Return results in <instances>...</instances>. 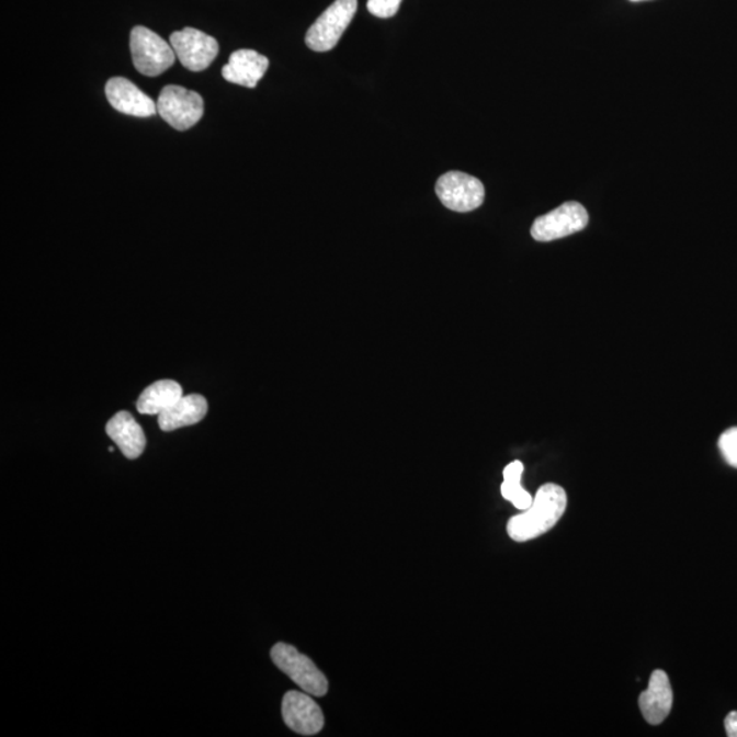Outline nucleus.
<instances>
[{
  "label": "nucleus",
  "mask_w": 737,
  "mask_h": 737,
  "mask_svg": "<svg viewBox=\"0 0 737 737\" xmlns=\"http://www.w3.org/2000/svg\"><path fill=\"white\" fill-rule=\"evenodd\" d=\"M567 501L566 490L560 485H543L535 495L533 504L508 521V535L517 543H528L551 532L566 512Z\"/></svg>",
  "instance_id": "f257e3e1"
},
{
  "label": "nucleus",
  "mask_w": 737,
  "mask_h": 737,
  "mask_svg": "<svg viewBox=\"0 0 737 737\" xmlns=\"http://www.w3.org/2000/svg\"><path fill=\"white\" fill-rule=\"evenodd\" d=\"M131 52L133 65L143 76L158 77L175 64L177 55L170 44L145 26L133 27Z\"/></svg>",
  "instance_id": "f03ea898"
},
{
  "label": "nucleus",
  "mask_w": 737,
  "mask_h": 737,
  "mask_svg": "<svg viewBox=\"0 0 737 737\" xmlns=\"http://www.w3.org/2000/svg\"><path fill=\"white\" fill-rule=\"evenodd\" d=\"M359 9V0H337L318 16L306 33V46L316 53L331 52L348 30Z\"/></svg>",
  "instance_id": "7ed1b4c3"
},
{
  "label": "nucleus",
  "mask_w": 737,
  "mask_h": 737,
  "mask_svg": "<svg viewBox=\"0 0 737 737\" xmlns=\"http://www.w3.org/2000/svg\"><path fill=\"white\" fill-rule=\"evenodd\" d=\"M271 658L273 664L307 694L313 696L327 695L328 680L326 674L315 666L309 657L299 653L294 646L282 644V642L276 644L272 647Z\"/></svg>",
  "instance_id": "20e7f679"
},
{
  "label": "nucleus",
  "mask_w": 737,
  "mask_h": 737,
  "mask_svg": "<svg viewBox=\"0 0 737 737\" xmlns=\"http://www.w3.org/2000/svg\"><path fill=\"white\" fill-rule=\"evenodd\" d=\"M156 105L161 118L180 132L192 128L204 115L203 98L183 87H165Z\"/></svg>",
  "instance_id": "39448f33"
},
{
  "label": "nucleus",
  "mask_w": 737,
  "mask_h": 737,
  "mask_svg": "<svg viewBox=\"0 0 737 737\" xmlns=\"http://www.w3.org/2000/svg\"><path fill=\"white\" fill-rule=\"evenodd\" d=\"M435 194L445 208L466 214L483 205L485 188L477 178L465 172L451 171L439 178Z\"/></svg>",
  "instance_id": "423d86ee"
},
{
  "label": "nucleus",
  "mask_w": 737,
  "mask_h": 737,
  "mask_svg": "<svg viewBox=\"0 0 737 737\" xmlns=\"http://www.w3.org/2000/svg\"><path fill=\"white\" fill-rule=\"evenodd\" d=\"M588 225L589 214L585 206L569 201L535 219L532 237L538 242H552L582 231Z\"/></svg>",
  "instance_id": "0eeeda50"
},
{
  "label": "nucleus",
  "mask_w": 737,
  "mask_h": 737,
  "mask_svg": "<svg viewBox=\"0 0 737 737\" xmlns=\"http://www.w3.org/2000/svg\"><path fill=\"white\" fill-rule=\"evenodd\" d=\"M170 43L177 58L190 71L208 69L219 54L216 38L194 27H184L183 31L172 33Z\"/></svg>",
  "instance_id": "6e6552de"
},
{
  "label": "nucleus",
  "mask_w": 737,
  "mask_h": 737,
  "mask_svg": "<svg viewBox=\"0 0 737 737\" xmlns=\"http://www.w3.org/2000/svg\"><path fill=\"white\" fill-rule=\"evenodd\" d=\"M282 716L287 727L298 735H317L324 728L321 707L307 692L288 691L283 698Z\"/></svg>",
  "instance_id": "1a4fd4ad"
},
{
  "label": "nucleus",
  "mask_w": 737,
  "mask_h": 737,
  "mask_svg": "<svg viewBox=\"0 0 737 737\" xmlns=\"http://www.w3.org/2000/svg\"><path fill=\"white\" fill-rule=\"evenodd\" d=\"M105 97H107L111 107L120 111L122 114L137 116V118H148L158 113V105L152 99L134 86L126 78L114 77L105 86Z\"/></svg>",
  "instance_id": "9d476101"
},
{
  "label": "nucleus",
  "mask_w": 737,
  "mask_h": 737,
  "mask_svg": "<svg viewBox=\"0 0 737 737\" xmlns=\"http://www.w3.org/2000/svg\"><path fill=\"white\" fill-rule=\"evenodd\" d=\"M673 706V690L667 672L657 669L650 676L647 690L639 696L642 716L650 725H660L671 713Z\"/></svg>",
  "instance_id": "9b49d317"
},
{
  "label": "nucleus",
  "mask_w": 737,
  "mask_h": 737,
  "mask_svg": "<svg viewBox=\"0 0 737 737\" xmlns=\"http://www.w3.org/2000/svg\"><path fill=\"white\" fill-rule=\"evenodd\" d=\"M270 60L253 49H238L233 53L228 64L223 67L222 76L231 83L246 88H256L264 77Z\"/></svg>",
  "instance_id": "f8f14e48"
},
{
  "label": "nucleus",
  "mask_w": 737,
  "mask_h": 737,
  "mask_svg": "<svg viewBox=\"0 0 737 737\" xmlns=\"http://www.w3.org/2000/svg\"><path fill=\"white\" fill-rule=\"evenodd\" d=\"M105 432L120 446L122 454L127 460H137L141 456L145 445H147V438H145L143 428L127 411H120L118 415L111 418L107 427H105Z\"/></svg>",
  "instance_id": "ddd939ff"
},
{
  "label": "nucleus",
  "mask_w": 737,
  "mask_h": 737,
  "mask_svg": "<svg viewBox=\"0 0 737 737\" xmlns=\"http://www.w3.org/2000/svg\"><path fill=\"white\" fill-rule=\"evenodd\" d=\"M206 412H208V401L203 395L183 396L174 406L158 416L159 427L163 432L192 427L203 421Z\"/></svg>",
  "instance_id": "4468645a"
},
{
  "label": "nucleus",
  "mask_w": 737,
  "mask_h": 737,
  "mask_svg": "<svg viewBox=\"0 0 737 737\" xmlns=\"http://www.w3.org/2000/svg\"><path fill=\"white\" fill-rule=\"evenodd\" d=\"M183 398V390L174 379H159L139 396L136 407L139 415L160 416Z\"/></svg>",
  "instance_id": "2eb2a0df"
},
{
  "label": "nucleus",
  "mask_w": 737,
  "mask_h": 737,
  "mask_svg": "<svg viewBox=\"0 0 737 737\" xmlns=\"http://www.w3.org/2000/svg\"><path fill=\"white\" fill-rule=\"evenodd\" d=\"M524 472V466L521 461H515L510 463L504 468V483L501 484V496L504 497L507 501L512 502L513 507H517L518 510L524 511L528 510L530 506L533 504V497L529 494L526 489L522 487V476Z\"/></svg>",
  "instance_id": "dca6fc26"
},
{
  "label": "nucleus",
  "mask_w": 737,
  "mask_h": 737,
  "mask_svg": "<svg viewBox=\"0 0 737 737\" xmlns=\"http://www.w3.org/2000/svg\"><path fill=\"white\" fill-rule=\"evenodd\" d=\"M719 451L729 466L737 468V428H730L719 435Z\"/></svg>",
  "instance_id": "f3484780"
},
{
  "label": "nucleus",
  "mask_w": 737,
  "mask_h": 737,
  "mask_svg": "<svg viewBox=\"0 0 737 737\" xmlns=\"http://www.w3.org/2000/svg\"><path fill=\"white\" fill-rule=\"evenodd\" d=\"M404 0H367L368 13L378 19H390L400 8Z\"/></svg>",
  "instance_id": "a211bd4d"
},
{
  "label": "nucleus",
  "mask_w": 737,
  "mask_h": 737,
  "mask_svg": "<svg viewBox=\"0 0 737 737\" xmlns=\"http://www.w3.org/2000/svg\"><path fill=\"white\" fill-rule=\"evenodd\" d=\"M724 725L729 737H737V712H730L725 718Z\"/></svg>",
  "instance_id": "6ab92c4d"
},
{
  "label": "nucleus",
  "mask_w": 737,
  "mask_h": 737,
  "mask_svg": "<svg viewBox=\"0 0 737 737\" xmlns=\"http://www.w3.org/2000/svg\"><path fill=\"white\" fill-rule=\"evenodd\" d=\"M631 2H642V0H631Z\"/></svg>",
  "instance_id": "aec40b11"
}]
</instances>
